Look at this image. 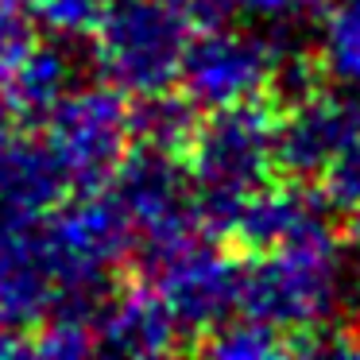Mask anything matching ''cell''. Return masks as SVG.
Listing matches in <instances>:
<instances>
[{"instance_id":"1","label":"cell","mask_w":360,"mask_h":360,"mask_svg":"<svg viewBox=\"0 0 360 360\" xmlns=\"http://www.w3.org/2000/svg\"><path fill=\"white\" fill-rule=\"evenodd\" d=\"M349 287L352 259L337 217L279 248L240 256V314L279 329L287 345L341 326L352 302Z\"/></svg>"},{"instance_id":"2","label":"cell","mask_w":360,"mask_h":360,"mask_svg":"<svg viewBox=\"0 0 360 360\" xmlns=\"http://www.w3.org/2000/svg\"><path fill=\"white\" fill-rule=\"evenodd\" d=\"M275 124H279V105L264 94L205 109L198 120L182 163L194 186V217L213 240H225L240 202L279 174Z\"/></svg>"},{"instance_id":"3","label":"cell","mask_w":360,"mask_h":360,"mask_svg":"<svg viewBox=\"0 0 360 360\" xmlns=\"http://www.w3.org/2000/svg\"><path fill=\"white\" fill-rule=\"evenodd\" d=\"M225 12V0H109L89 32V55L124 97L163 94L179 78L190 35L221 24Z\"/></svg>"},{"instance_id":"4","label":"cell","mask_w":360,"mask_h":360,"mask_svg":"<svg viewBox=\"0 0 360 360\" xmlns=\"http://www.w3.org/2000/svg\"><path fill=\"white\" fill-rule=\"evenodd\" d=\"M136 279L167 306L182 349H198L205 333L240 314V252L202 229L132 244Z\"/></svg>"},{"instance_id":"5","label":"cell","mask_w":360,"mask_h":360,"mask_svg":"<svg viewBox=\"0 0 360 360\" xmlns=\"http://www.w3.org/2000/svg\"><path fill=\"white\" fill-rule=\"evenodd\" d=\"M43 148L66 174L74 194H89L109 182L112 167L132 148L128 97L109 82H78L39 120Z\"/></svg>"},{"instance_id":"6","label":"cell","mask_w":360,"mask_h":360,"mask_svg":"<svg viewBox=\"0 0 360 360\" xmlns=\"http://www.w3.org/2000/svg\"><path fill=\"white\" fill-rule=\"evenodd\" d=\"M275 51H279L275 39L233 27L229 20L205 24L190 35L174 86H182V97H190L202 112L248 101L267 89Z\"/></svg>"},{"instance_id":"7","label":"cell","mask_w":360,"mask_h":360,"mask_svg":"<svg viewBox=\"0 0 360 360\" xmlns=\"http://www.w3.org/2000/svg\"><path fill=\"white\" fill-rule=\"evenodd\" d=\"M109 198L120 205L136 229V240H155V236H174L198 225L194 217V186L182 155L148 148V143H132L112 167ZM202 229V225H198Z\"/></svg>"},{"instance_id":"8","label":"cell","mask_w":360,"mask_h":360,"mask_svg":"<svg viewBox=\"0 0 360 360\" xmlns=\"http://www.w3.org/2000/svg\"><path fill=\"white\" fill-rule=\"evenodd\" d=\"M94 345L117 356H155V352L182 349L167 306L140 279L105 295L94 314Z\"/></svg>"},{"instance_id":"9","label":"cell","mask_w":360,"mask_h":360,"mask_svg":"<svg viewBox=\"0 0 360 360\" xmlns=\"http://www.w3.org/2000/svg\"><path fill=\"white\" fill-rule=\"evenodd\" d=\"M82 78V58L63 43H39L24 55V63L4 82V101L16 112V124H39Z\"/></svg>"},{"instance_id":"10","label":"cell","mask_w":360,"mask_h":360,"mask_svg":"<svg viewBox=\"0 0 360 360\" xmlns=\"http://www.w3.org/2000/svg\"><path fill=\"white\" fill-rule=\"evenodd\" d=\"M128 112H132V143H148V148L171 151V155H186V143L202 120V109L171 89L132 97Z\"/></svg>"},{"instance_id":"11","label":"cell","mask_w":360,"mask_h":360,"mask_svg":"<svg viewBox=\"0 0 360 360\" xmlns=\"http://www.w3.org/2000/svg\"><path fill=\"white\" fill-rule=\"evenodd\" d=\"M318 66L326 86H341L360 97V0H337L329 8L318 43Z\"/></svg>"},{"instance_id":"12","label":"cell","mask_w":360,"mask_h":360,"mask_svg":"<svg viewBox=\"0 0 360 360\" xmlns=\"http://www.w3.org/2000/svg\"><path fill=\"white\" fill-rule=\"evenodd\" d=\"M198 349L213 352V356L256 360V356H279V352H287V337H283L279 329H271V326H264V321L244 314L240 321L229 318L225 326L205 333V341H198Z\"/></svg>"},{"instance_id":"13","label":"cell","mask_w":360,"mask_h":360,"mask_svg":"<svg viewBox=\"0 0 360 360\" xmlns=\"http://www.w3.org/2000/svg\"><path fill=\"white\" fill-rule=\"evenodd\" d=\"M314 186L333 205V213L360 221V120L352 124L349 140L337 148V155L329 159V167L321 171V179Z\"/></svg>"},{"instance_id":"14","label":"cell","mask_w":360,"mask_h":360,"mask_svg":"<svg viewBox=\"0 0 360 360\" xmlns=\"http://www.w3.org/2000/svg\"><path fill=\"white\" fill-rule=\"evenodd\" d=\"M109 0H32L39 24L58 39H89Z\"/></svg>"},{"instance_id":"15","label":"cell","mask_w":360,"mask_h":360,"mask_svg":"<svg viewBox=\"0 0 360 360\" xmlns=\"http://www.w3.org/2000/svg\"><path fill=\"white\" fill-rule=\"evenodd\" d=\"M39 27L20 12V4H0V86L12 78L24 55L35 47Z\"/></svg>"},{"instance_id":"16","label":"cell","mask_w":360,"mask_h":360,"mask_svg":"<svg viewBox=\"0 0 360 360\" xmlns=\"http://www.w3.org/2000/svg\"><path fill=\"white\" fill-rule=\"evenodd\" d=\"M229 8H244L256 16H298V12H318L329 0H225Z\"/></svg>"},{"instance_id":"17","label":"cell","mask_w":360,"mask_h":360,"mask_svg":"<svg viewBox=\"0 0 360 360\" xmlns=\"http://www.w3.org/2000/svg\"><path fill=\"white\" fill-rule=\"evenodd\" d=\"M12 128H16V112H12V105L4 101V94H0V143L12 140Z\"/></svg>"},{"instance_id":"18","label":"cell","mask_w":360,"mask_h":360,"mask_svg":"<svg viewBox=\"0 0 360 360\" xmlns=\"http://www.w3.org/2000/svg\"><path fill=\"white\" fill-rule=\"evenodd\" d=\"M356 333H360V329H356Z\"/></svg>"}]
</instances>
